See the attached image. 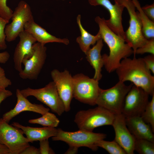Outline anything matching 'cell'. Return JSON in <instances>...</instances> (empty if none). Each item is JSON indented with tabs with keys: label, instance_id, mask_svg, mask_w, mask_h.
<instances>
[{
	"label": "cell",
	"instance_id": "1",
	"mask_svg": "<svg viewBox=\"0 0 154 154\" xmlns=\"http://www.w3.org/2000/svg\"><path fill=\"white\" fill-rule=\"evenodd\" d=\"M95 21L98 25V32L101 38L109 48V54H105L102 56L104 66L106 71L110 73L116 70L122 59L128 57L133 54V51L123 38L109 27L104 18L97 16Z\"/></svg>",
	"mask_w": 154,
	"mask_h": 154
},
{
	"label": "cell",
	"instance_id": "2",
	"mask_svg": "<svg viewBox=\"0 0 154 154\" xmlns=\"http://www.w3.org/2000/svg\"><path fill=\"white\" fill-rule=\"evenodd\" d=\"M115 71L119 81H129L150 95L154 93V76L146 66L143 58L123 59Z\"/></svg>",
	"mask_w": 154,
	"mask_h": 154
},
{
	"label": "cell",
	"instance_id": "3",
	"mask_svg": "<svg viewBox=\"0 0 154 154\" xmlns=\"http://www.w3.org/2000/svg\"><path fill=\"white\" fill-rule=\"evenodd\" d=\"M114 118L113 113L98 106L94 108L79 111L75 115L74 121L79 129L93 131L99 127L112 125Z\"/></svg>",
	"mask_w": 154,
	"mask_h": 154
},
{
	"label": "cell",
	"instance_id": "4",
	"mask_svg": "<svg viewBox=\"0 0 154 154\" xmlns=\"http://www.w3.org/2000/svg\"><path fill=\"white\" fill-rule=\"evenodd\" d=\"M133 84L127 85L119 81L107 89H101L96 105L108 110L114 115L121 113L125 99Z\"/></svg>",
	"mask_w": 154,
	"mask_h": 154
},
{
	"label": "cell",
	"instance_id": "5",
	"mask_svg": "<svg viewBox=\"0 0 154 154\" xmlns=\"http://www.w3.org/2000/svg\"><path fill=\"white\" fill-rule=\"evenodd\" d=\"M106 135L103 133H95L93 131L79 129L74 132L64 131L60 128L57 129L56 135L52 137L53 141H61L69 146L77 147H86L93 151H96L98 147L95 143L104 139Z\"/></svg>",
	"mask_w": 154,
	"mask_h": 154
},
{
	"label": "cell",
	"instance_id": "6",
	"mask_svg": "<svg viewBox=\"0 0 154 154\" xmlns=\"http://www.w3.org/2000/svg\"><path fill=\"white\" fill-rule=\"evenodd\" d=\"M73 76V98L79 101L91 106L96 105L101 88L99 81L82 73Z\"/></svg>",
	"mask_w": 154,
	"mask_h": 154
},
{
	"label": "cell",
	"instance_id": "7",
	"mask_svg": "<svg viewBox=\"0 0 154 154\" xmlns=\"http://www.w3.org/2000/svg\"><path fill=\"white\" fill-rule=\"evenodd\" d=\"M20 92L26 98L34 97L58 116H61L65 112L64 104L53 81L50 82L42 88L33 89L28 87L20 90Z\"/></svg>",
	"mask_w": 154,
	"mask_h": 154
},
{
	"label": "cell",
	"instance_id": "8",
	"mask_svg": "<svg viewBox=\"0 0 154 154\" xmlns=\"http://www.w3.org/2000/svg\"><path fill=\"white\" fill-rule=\"evenodd\" d=\"M123 5L128 11L129 16V26L125 33V42L131 47L133 54L138 48L144 45L148 39L143 35L141 23L135 7L131 0H114Z\"/></svg>",
	"mask_w": 154,
	"mask_h": 154
},
{
	"label": "cell",
	"instance_id": "9",
	"mask_svg": "<svg viewBox=\"0 0 154 154\" xmlns=\"http://www.w3.org/2000/svg\"><path fill=\"white\" fill-rule=\"evenodd\" d=\"M21 130L0 118V143L6 146L11 154H21L30 145Z\"/></svg>",
	"mask_w": 154,
	"mask_h": 154
},
{
	"label": "cell",
	"instance_id": "10",
	"mask_svg": "<svg viewBox=\"0 0 154 154\" xmlns=\"http://www.w3.org/2000/svg\"><path fill=\"white\" fill-rule=\"evenodd\" d=\"M33 18L29 5L25 1H21L13 11L11 22L5 26L6 40L10 42L15 40L19 33L24 30L26 23Z\"/></svg>",
	"mask_w": 154,
	"mask_h": 154
},
{
	"label": "cell",
	"instance_id": "11",
	"mask_svg": "<svg viewBox=\"0 0 154 154\" xmlns=\"http://www.w3.org/2000/svg\"><path fill=\"white\" fill-rule=\"evenodd\" d=\"M149 95L134 85L126 95L121 114L125 117L141 116L148 103Z\"/></svg>",
	"mask_w": 154,
	"mask_h": 154
},
{
	"label": "cell",
	"instance_id": "12",
	"mask_svg": "<svg viewBox=\"0 0 154 154\" xmlns=\"http://www.w3.org/2000/svg\"><path fill=\"white\" fill-rule=\"evenodd\" d=\"M33 48V54L23 60L24 68L19 72L20 77L23 79H37L45 62L47 48L45 45L37 42L34 44Z\"/></svg>",
	"mask_w": 154,
	"mask_h": 154
},
{
	"label": "cell",
	"instance_id": "13",
	"mask_svg": "<svg viewBox=\"0 0 154 154\" xmlns=\"http://www.w3.org/2000/svg\"><path fill=\"white\" fill-rule=\"evenodd\" d=\"M50 74L64 104L65 112H68L70 110L71 103L73 98V76L67 70L60 72L54 69L51 71Z\"/></svg>",
	"mask_w": 154,
	"mask_h": 154
},
{
	"label": "cell",
	"instance_id": "14",
	"mask_svg": "<svg viewBox=\"0 0 154 154\" xmlns=\"http://www.w3.org/2000/svg\"><path fill=\"white\" fill-rule=\"evenodd\" d=\"M89 3L94 6H102L109 11L110 17L106 20L109 27L117 35L124 40L125 33L122 24V14L124 7L118 2L115 1L112 4L109 0H88Z\"/></svg>",
	"mask_w": 154,
	"mask_h": 154
},
{
	"label": "cell",
	"instance_id": "15",
	"mask_svg": "<svg viewBox=\"0 0 154 154\" xmlns=\"http://www.w3.org/2000/svg\"><path fill=\"white\" fill-rule=\"evenodd\" d=\"M112 125L115 132L114 140L123 148L126 154H134L135 138L127 128L124 116L121 113L115 115Z\"/></svg>",
	"mask_w": 154,
	"mask_h": 154
},
{
	"label": "cell",
	"instance_id": "16",
	"mask_svg": "<svg viewBox=\"0 0 154 154\" xmlns=\"http://www.w3.org/2000/svg\"><path fill=\"white\" fill-rule=\"evenodd\" d=\"M19 40L13 54L14 66L19 72L22 70L23 60L29 58L34 52L33 45L37 41L31 34L25 30L19 35Z\"/></svg>",
	"mask_w": 154,
	"mask_h": 154
},
{
	"label": "cell",
	"instance_id": "17",
	"mask_svg": "<svg viewBox=\"0 0 154 154\" xmlns=\"http://www.w3.org/2000/svg\"><path fill=\"white\" fill-rule=\"evenodd\" d=\"M17 102L14 108L3 114L2 118L9 123L14 117L20 113L25 111L33 112L42 115L49 112L50 109L42 105L33 104L21 93L20 90H16Z\"/></svg>",
	"mask_w": 154,
	"mask_h": 154
},
{
	"label": "cell",
	"instance_id": "18",
	"mask_svg": "<svg viewBox=\"0 0 154 154\" xmlns=\"http://www.w3.org/2000/svg\"><path fill=\"white\" fill-rule=\"evenodd\" d=\"M125 121L130 133L137 139H142L154 142V133L150 126L141 116L125 117Z\"/></svg>",
	"mask_w": 154,
	"mask_h": 154
},
{
	"label": "cell",
	"instance_id": "19",
	"mask_svg": "<svg viewBox=\"0 0 154 154\" xmlns=\"http://www.w3.org/2000/svg\"><path fill=\"white\" fill-rule=\"evenodd\" d=\"M24 30L35 38L37 42L43 44L50 42H57L68 45L69 40L67 38H57L48 33L45 29L36 23L34 18L27 22L24 26Z\"/></svg>",
	"mask_w": 154,
	"mask_h": 154
},
{
	"label": "cell",
	"instance_id": "20",
	"mask_svg": "<svg viewBox=\"0 0 154 154\" xmlns=\"http://www.w3.org/2000/svg\"><path fill=\"white\" fill-rule=\"evenodd\" d=\"M12 125L21 130L23 134L26 135L29 143L48 139L55 136L57 132V129L55 127L25 126L17 122H13Z\"/></svg>",
	"mask_w": 154,
	"mask_h": 154
},
{
	"label": "cell",
	"instance_id": "21",
	"mask_svg": "<svg viewBox=\"0 0 154 154\" xmlns=\"http://www.w3.org/2000/svg\"><path fill=\"white\" fill-rule=\"evenodd\" d=\"M104 45L103 40L101 38L97 41L93 47L85 54L86 58L94 69L95 73L93 78L98 81L102 77V69L104 66L101 52Z\"/></svg>",
	"mask_w": 154,
	"mask_h": 154
},
{
	"label": "cell",
	"instance_id": "22",
	"mask_svg": "<svg viewBox=\"0 0 154 154\" xmlns=\"http://www.w3.org/2000/svg\"><path fill=\"white\" fill-rule=\"evenodd\" d=\"M81 19V16L78 15L77 17V23L81 35L76 38V41L81 50L85 54L90 48V46L95 45L97 41L101 38L99 32L94 35L85 30L82 25Z\"/></svg>",
	"mask_w": 154,
	"mask_h": 154
},
{
	"label": "cell",
	"instance_id": "23",
	"mask_svg": "<svg viewBox=\"0 0 154 154\" xmlns=\"http://www.w3.org/2000/svg\"><path fill=\"white\" fill-rule=\"evenodd\" d=\"M135 8L140 20L143 36L147 39L154 38V21L150 19L143 11L137 0H131Z\"/></svg>",
	"mask_w": 154,
	"mask_h": 154
},
{
	"label": "cell",
	"instance_id": "24",
	"mask_svg": "<svg viewBox=\"0 0 154 154\" xmlns=\"http://www.w3.org/2000/svg\"><path fill=\"white\" fill-rule=\"evenodd\" d=\"M28 122L39 124L43 127L56 128L59 124L60 120L54 114L48 112L40 117L29 120Z\"/></svg>",
	"mask_w": 154,
	"mask_h": 154
},
{
	"label": "cell",
	"instance_id": "25",
	"mask_svg": "<svg viewBox=\"0 0 154 154\" xmlns=\"http://www.w3.org/2000/svg\"><path fill=\"white\" fill-rule=\"evenodd\" d=\"M95 145L102 148L110 154H126L123 148L114 140L108 141L101 140L96 142Z\"/></svg>",
	"mask_w": 154,
	"mask_h": 154
},
{
	"label": "cell",
	"instance_id": "26",
	"mask_svg": "<svg viewBox=\"0 0 154 154\" xmlns=\"http://www.w3.org/2000/svg\"><path fill=\"white\" fill-rule=\"evenodd\" d=\"M134 149L140 154H154V142L146 139L135 138Z\"/></svg>",
	"mask_w": 154,
	"mask_h": 154
},
{
	"label": "cell",
	"instance_id": "27",
	"mask_svg": "<svg viewBox=\"0 0 154 154\" xmlns=\"http://www.w3.org/2000/svg\"><path fill=\"white\" fill-rule=\"evenodd\" d=\"M150 101H149L141 116L146 123L149 124L154 132V93L152 96Z\"/></svg>",
	"mask_w": 154,
	"mask_h": 154
},
{
	"label": "cell",
	"instance_id": "28",
	"mask_svg": "<svg viewBox=\"0 0 154 154\" xmlns=\"http://www.w3.org/2000/svg\"><path fill=\"white\" fill-rule=\"evenodd\" d=\"M145 53L154 55V38L148 39L145 44L136 50L134 54H142Z\"/></svg>",
	"mask_w": 154,
	"mask_h": 154
},
{
	"label": "cell",
	"instance_id": "29",
	"mask_svg": "<svg viewBox=\"0 0 154 154\" xmlns=\"http://www.w3.org/2000/svg\"><path fill=\"white\" fill-rule=\"evenodd\" d=\"M9 21L5 19L0 16V50H4L7 48L6 43V36L5 29L6 25Z\"/></svg>",
	"mask_w": 154,
	"mask_h": 154
},
{
	"label": "cell",
	"instance_id": "30",
	"mask_svg": "<svg viewBox=\"0 0 154 154\" xmlns=\"http://www.w3.org/2000/svg\"><path fill=\"white\" fill-rule=\"evenodd\" d=\"M7 0H0V16L9 21L11 19L13 11L7 5Z\"/></svg>",
	"mask_w": 154,
	"mask_h": 154
},
{
	"label": "cell",
	"instance_id": "31",
	"mask_svg": "<svg viewBox=\"0 0 154 154\" xmlns=\"http://www.w3.org/2000/svg\"><path fill=\"white\" fill-rule=\"evenodd\" d=\"M40 147L39 148L40 154H55L54 151L50 147L48 139L39 141Z\"/></svg>",
	"mask_w": 154,
	"mask_h": 154
},
{
	"label": "cell",
	"instance_id": "32",
	"mask_svg": "<svg viewBox=\"0 0 154 154\" xmlns=\"http://www.w3.org/2000/svg\"><path fill=\"white\" fill-rule=\"evenodd\" d=\"M11 84V80L6 77L4 69L0 66V89H6Z\"/></svg>",
	"mask_w": 154,
	"mask_h": 154
},
{
	"label": "cell",
	"instance_id": "33",
	"mask_svg": "<svg viewBox=\"0 0 154 154\" xmlns=\"http://www.w3.org/2000/svg\"><path fill=\"white\" fill-rule=\"evenodd\" d=\"M143 59L146 67L154 74V55H149L145 56Z\"/></svg>",
	"mask_w": 154,
	"mask_h": 154
},
{
	"label": "cell",
	"instance_id": "34",
	"mask_svg": "<svg viewBox=\"0 0 154 154\" xmlns=\"http://www.w3.org/2000/svg\"><path fill=\"white\" fill-rule=\"evenodd\" d=\"M146 15L152 21H154V4L146 5L141 7Z\"/></svg>",
	"mask_w": 154,
	"mask_h": 154
},
{
	"label": "cell",
	"instance_id": "35",
	"mask_svg": "<svg viewBox=\"0 0 154 154\" xmlns=\"http://www.w3.org/2000/svg\"><path fill=\"white\" fill-rule=\"evenodd\" d=\"M21 154H40V153L39 148L29 145L26 148Z\"/></svg>",
	"mask_w": 154,
	"mask_h": 154
},
{
	"label": "cell",
	"instance_id": "36",
	"mask_svg": "<svg viewBox=\"0 0 154 154\" xmlns=\"http://www.w3.org/2000/svg\"><path fill=\"white\" fill-rule=\"evenodd\" d=\"M12 95V92L6 89H0V105L1 102Z\"/></svg>",
	"mask_w": 154,
	"mask_h": 154
},
{
	"label": "cell",
	"instance_id": "37",
	"mask_svg": "<svg viewBox=\"0 0 154 154\" xmlns=\"http://www.w3.org/2000/svg\"><path fill=\"white\" fill-rule=\"evenodd\" d=\"M10 56L9 53L5 51L0 53V63L5 64L8 60Z\"/></svg>",
	"mask_w": 154,
	"mask_h": 154
},
{
	"label": "cell",
	"instance_id": "38",
	"mask_svg": "<svg viewBox=\"0 0 154 154\" xmlns=\"http://www.w3.org/2000/svg\"><path fill=\"white\" fill-rule=\"evenodd\" d=\"M0 154H11V153L6 146L0 143Z\"/></svg>",
	"mask_w": 154,
	"mask_h": 154
},
{
	"label": "cell",
	"instance_id": "39",
	"mask_svg": "<svg viewBox=\"0 0 154 154\" xmlns=\"http://www.w3.org/2000/svg\"><path fill=\"white\" fill-rule=\"evenodd\" d=\"M79 148L77 147L70 146L69 147L65 153L66 154H75L77 153Z\"/></svg>",
	"mask_w": 154,
	"mask_h": 154
},
{
	"label": "cell",
	"instance_id": "40",
	"mask_svg": "<svg viewBox=\"0 0 154 154\" xmlns=\"http://www.w3.org/2000/svg\"><path fill=\"white\" fill-rule=\"evenodd\" d=\"M62 0V1H65V0Z\"/></svg>",
	"mask_w": 154,
	"mask_h": 154
}]
</instances>
